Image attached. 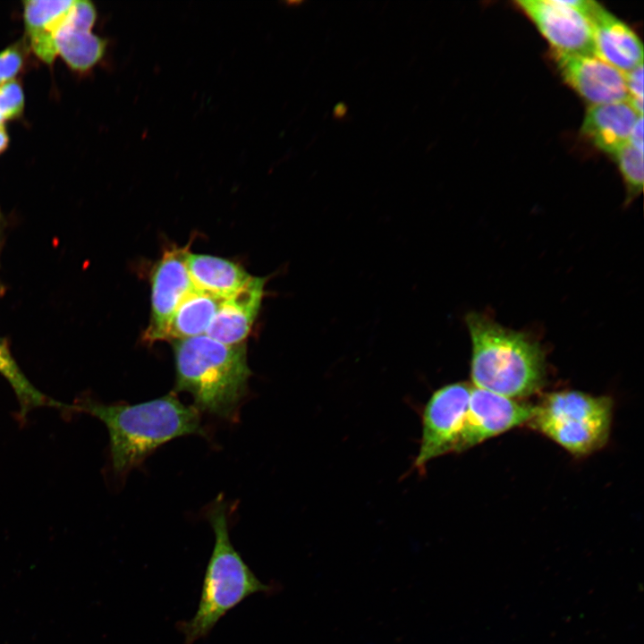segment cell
I'll use <instances>...</instances> for the list:
<instances>
[{"instance_id": "obj_15", "label": "cell", "mask_w": 644, "mask_h": 644, "mask_svg": "<svg viewBox=\"0 0 644 644\" xmlns=\"http://www.w3.org/2000/svg\"><path fill=\"white\" fill-rule=\"evenodd\" d=\"M74 0H26L22 2L25 40L39 60L52 65L57 56L55 34Z\"/></svg>"}, {"instance_id": "obj_10", "label": "cell", "mask_w": 644, "mask_h": 644, "mask_svg": "<svg viewBox=\"0 0 644 644\" xmlns=\"http://www.w3.org/2000/svg\"><path fill=\"white\" fill-rule=\"evenodd\" d=\"M97 19V8L91 1H73L60 21L55 43L57 55L73 72H90L104 58L107 39L92 32Z\"/></svg>"}, {"instance_id": "obj_18", "label": "cell", "mask_w": 644, "mask_h": 644, "mask_svg": "<svg viewBox=\"0 0 644 644\" xmlns=\"http://www.w3.org/2000/svg\"><path fill=\"white\" fill-rule=\"evenodd\" d=\"M0 374L8 381L17 397L20 421H25L28 413L38 407H52L64 412H73L72 404L54 400L31 384L12 355L7 342L1 337Z\"/></svg>"}, {"instance_id": "obj_16", "label": "cell", "mask_w": 644, "mask_h": 644, "mask_svg": "<svg viewBox=\"0 0 644 644\" xmlns=\"http://www.w3.org/2000/svg\"><path fill=\"white\" fill-rule=\"evenodd\" d=\"M187 269L193 286L219 299H226L252 276L241 265L216 256L189 252Z\"/></svg>"}, {"instance_id": "obj_24", "label": "cell", "mask_w": 644, "mask_h": 644, "mask_svg": "<svg viewBox=\"0 0 644 644\" xmlns=\"http://www.w3.org/2000/svg\"><path fill=\"white\" fill-rule=\"evenodd\" d=\"M10 144V136L5 125H0V155L8 148Z\"/></svg>"}, {"instance_id": "obj_6", "label": "cell", "mask_w": 644, "mask_h": 644, "mask_svg": "<svg viewBox=\"0 0 644 644\" xmlns=\"http://www.w3.org/2000/svg\"><path fill=\"white\" fill-rule=\"evenodd\" d=\"M471 386L459 382L436 390L423 412L422 437L415 467L424 471L427 463L448 453L457 452L464 425Z\"/></svg>"}, {"instance_id": "obj_25", "label": "cell", "mask_w": 644, "mask_h": 644, "mask_svg": "<svg viewBox=\"0 0 644 644\" xmlns=\"http://www.w3.org/2000/svg\"><path fill=\"white\" fill-rule=\"evenodd\" d=\"M346 112V106L343 104H338L335 107L334 114L336 117L343 116Z\"/></svg>"}, {"instance_id": "obj_27", "label": "cell", "mask_w": 644, "mask_h": 644, "mask_svg": "<svg viewBox=\"0 0 644 644\" xmlns=\"http://www.w3.org/2000/svg\"><path fill=\"white\" fill-rule=\"evenodd\" d=\"M2 222H3V221H2V215H1V213H0V233H1V229H2Z\"/></svg>"}, {"instance_id": "obj_2", "label": "cell", "mask_w": 644, "mask_h": 644, "mask_svg": "<svg viewBox=\"0 0 644 644\" xmlns=\"http://www.w3.org/2000/svg\"><path fill=\"white\" fill-rule=\"evenodd\" d=\"M175 392H186L195 408L234 420L251 375L246 345L225 344L207 335L173 341Z\"/></svg>"}, {"instance_id": "obj_4", "label": "cell", "mask_w": 644, "mask_h": 644, "mask_svg": "<svg viewBox=\"0 0 644 644\" xmlns=\"http://www.w3.org/2000/svg\"><path fill=\"white\" fill-rule=\"evenodd\" d=\"M222 501L217 500L208 513L215 543L206 568L199 606L192 618L178 623L186 644L206 637L227 612L248 597L271 590V586L259 580L233 547Z\"/></svg>"}, {"instance_id": "obj_3", "label": "cell", "mask_w": 644, "mask_h": 644, "mask_svg": "<svg viewBox=\"0 0 644 644\" xmlns=\"http://www.w3.org/2000/svg\"><path fill=\"white\" fill-rule=\"evenodd\" d=\"M465 322L475 387L513 399L530 395L543 386L545 354L538 342L480 313H468Z\"/></svg>"}, {"instance_id": "obj_12", "label": "cell", "mask_w": 644, "mask_h": 644, "mask_svg": "<svg viewBox=\"0 0 644 644\" xmlns=\"http://www.w3.org/2000/svg\"><path fill=\"white\" fill-rule=\"evenodd\" d=\"M267 281L251 276L235 293L222 300L205 335L225 344L242 343L258 315Z\"/></svg>"}, {"instance_id": "obj_1", "label": "cell", "mask_w": 644, "mask_h": 644, "mask_svg": "<svg viewBox=\"0 0 644 644\" xmlns=\"http://www.w3.org/2000/svg\"><path fill=\"white\" fill-rule=\"evenodd\" d=\"M72 410L106 425L112 470L121 476L165 443L204 434L198 410L182 403L174 394L136 404H106L84 396L72 404Z\"/></svg>"}, {"instance_id": "obj_19", "label": "cell", "mask_w": 644, "mask_h": 644, "mask_svg": "<svg viewBox=\"0 0 644 644\" xmlns=\"http://www.w3.org/2000/svg\"><path fill=\"white\" fill-rule=\"evenodd\" d=\"M612 156L615 157L623 175L629 201L639 195L643 189V152L627 142Z\"/></svg>"}, {"instance_id": "obj_21", "label": "cell", "mask_w": 644, "mask_h": 644, "mask_svg": "<svg viewBox=\"0 0 644 644\" xmlns=\"http://www.w3.org/2000/svg\"><path fill=\"white\" fill-rule=\"evenodd\" d=\"M25 108V95L19 80H11L0 85V114L5 120L20 119Z\"/></svg>"}, {"instance_id": "obj_26", "label": "cell", "mask_w": 644, "mask_h": 644, "mask_svg": "<svg viewBox=\"0 0 644 644\" xmlns=\"http://www.w3.org/2000/svg\"><path fill=\"white\" fill-rule=\"evenodd\" d=\"M5 123H6L5 120L4 119V117H3V116L1 115V114H0V125H5Z\"/></svg>"}, {"instance_id": "obj_13", "label": "cell", "mask_w": 644, "mask_h": 644, "mask_svg": "<svg viewBox=\"0 0 644 644\" xmlns=\"http://www.w3.org/2000/svg\"><path fill=\"white\" fill-rule=\"evenodd\" d=\"M596 55L625 73L643 64V47L634 31L597 2L588 15Z\"/></svg>"}, {"instance_id": "obj_7", "label": "cell", "mask_w": 644, "mask_h": 644, "mask_svg": "<svg viewBox=\"0 0 644 644\" xmlns=\"http://www.w3.org/2000/svg\"><path fill=\"white\" fill-rule=\"evenodd\" d=\"M191 242L163 252L151 273V312L143 340L153 343L165 340L169 322L176 309L194 288L187 269Z\"/></svg>"}, {"instance_id": "obj_8", "label": "cell", "mask_w": 644, "mask_h": 644, "mask_svg": "<svg viewBox=\"0 0 644 644\" xmlns=\"http://www.w3.org/2000/svg\"><path fill=\"white\" fill-rule=\"evenodd\" d=\"M516 4L550 43L553 52L596 55L589 21L567 0H519Z\"/></svg>"}, {"instance_id": "obj_14", "label": "cell", "mask_w": 644, "mask_h": 644, "mask_svg": "<svg viewBox=\"0 0 644 644\" xmlns=\"http://www.w3.org/2000/svg\"><path fill=\"white\" fill-rule=\"evenodd\" d=\"M640 114L629 100L593 105L588 109L581 133L597 148L613 155L628 142Z\"/></svg>"}, {"instance_id": "obj_20", "label": "cell", "mask_w": 644, "mask_h": 644, "mask_svg": "<svg viewBox=\"0 0 644 644\" xmlns=\"http://www.w3.org/2000/svg\"><path fill=\"white\" fill-rule=\"evenodd\" d=\"M29 51L25 38L0 50V85L14 80L25 70Z\"/></svg>"}, {"instance_id": "obj_17", "label": "cell", "mask_w": 644, "mask_h": 644, "mask_svg": "<svg viewBox=\"0 0 644 644\" xmlns=\"http://www.w3.org/2000/svg\"><path fill=\"white\" fill-rule=\"evenodd\" d=\"M222 299L195 287L182 301L174 313L165 340H182L205 335Z\"/></svg>"}, {"instance_id": "obj_22", "label": "cell", "mask_w": 644, "mask_h": 644, "mask_svg": "<svg viewBox=\"0 0 644 644\" xmlns=\"http://www.w3.org/2000/svg\"><path fill=\"white\" fill-rule=\"evenodd\" d=\"M629 98L643 101V64L624 73Z\"/></svg>"}, {"instance_id": "obj_11", "label": "cell", "mask_w": 644, "mask_h": 644, "mask_svg": "<svg viewBox=\"0 0 644 644\" xmlns=\"http://www.w3.org/2000/svg\"><path fill=\"white\" fill-rule=\"evenodd\" d=\"M553 55L564 80L591 106L628 100L624 73L596 55Z\"/></svg>"}, {"instance_id": "obj_5", "label": "cell", "mask_w": 644, "mask_h": 644, "mask_svg": "<svg viewBox=\"0 0 644 644\" xmlns=\"http://www.w3.org/2000/svg\"><path fill=\"white\" fill-rule=\"evenodd\" d=\"M612 401L579 391H561L534 406L530 423L573 454H587L607 441Z\"/></svg>"}, {"instance_id": "obj_23", "label": "cell", "mask_w": 644, "mask_h": 644, "mask_svg": "<svg viewBox=\"0 0 644 644\" xmlns=\"http://www.w3.org/2000/svg\"><path fill=\"white\" fill-rule=\"evenodd\" d=\"M628 142L643 152V115L640 116L634 123Z\"/></svg>"}, {"instance_id": "obj_9", "label": "cell", "mask_w": 644, "mask_h": 644, "mask_svg": "<svg viewBox=\"0 0 644 644\" xmlns=\"http://www.w3.org/2000/svg\"><path fill=\"white\" fill-rule=\"evenodd\" d=\"M533 411L531 404L472 387L457 452L529 422Z\"/></svg>"}]
</instances>
